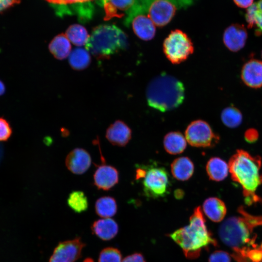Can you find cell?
Wrapping results in <instances>:
<instances>
[{"mask_svg":"<svg viewBox=\"0 0 262 262\" xmlns=\"http://www.w3.org/2000/svg\"><path fill=\"white\" fill-rule=\"evenodd\" d=\"M239 215L231 216L220 226L218 235L229 247L236 262H262V240L257 231L262 226V216L253 215L243 206L239 207Z\"/></svg>","mask_w":262,"mask_h":262,"instance_id":"obj_1","label":"cell"},{"mask_svg":"<svg viewBox=\"0 0 262 262\" xmlns=\"http://www.w3.org/2000/svg\"><path fill=\"white\" fill-rule=\"evenodd\" d=\"M181 248L185 257L193 260L198 258L203 249L216 246L217 241L208 229L200 207H196L190 216L188 225L168 234Z\"/></svg>","mask_w":262,"mask_h":262,"instance_id":"obj_2","label":"cell"},{"mask_svg":"<svg viewBox=\"0 0 262 262\" xmlns=\"http://www.w3.org/2000/svg\"><path fill=\"white\" fill-rule=\"evenodd\" d=\"M232 179L242 187L246 203L248 205L262 202L256 190L262 183V160L244 150H238L229 162Z\"/></svg>","mask_w":262,"mask_h":262,"instance_id":"obj_3","label":"cell"},{"mask_svg":"<svg viewBox=\"0 0 262 262\" xmlns=\"http://www.w3.org/2000/svg\"><path fill=\"white\" fill-rule=\"evenodd\" d=\"M184 88L175 77L163 73L151 80L146 89L149 106L165 112L178 107L183 101Z\"/></svg>","mask_w":262,"mask_h":262,"instance_id":"obj_4","label":"cell"},{"mask_svg":"<svg viewBox=\"0 0 262 262\" xmlns=\"http://www.w3.org/2000/svg\"><path fill=\"white\" fill-rule=\"evenodd\" d=\"M126 34L115 25L95 27L85 44L86 50L99 59H107L128 46Z\"/></svg>","mask_w":262,"mask_h":262,"instance_id":"obj_5","label":"cell"},{"mask_svg":"<svg viewBox=\"0 0 262 262\" xmlns=\"http://www.w3.org/2000/svg\"><path fill=\"white\" fill-rule=\"evenodd\" d=\"M135 179L141 181L144 195L148 198L157 199L167 196L171 186L166 169L154 163L138 165Z\"/></svg>","mask_w":262,"mask_h":262,"instance_id":"obj_6","label":"cell"},{"mask_svg":"<svg viewBox=\"0 0 262 262\" xmlns=\"http://www.w3.org/2000/svg\"><path fill=\"white\" fill-rule=\"evenodd\" d=\"M164 52L174 64L186 60L193 53L194 46L187 35L180 30L172 31L163 43Z\"/></svg>","mask_w":262,"mask_h":262,"instance_id":"obj_7","label":"cell"},{"mask_svg":"<svg viewBox=\"0 0 262 262\" xmlns=\"http://www.w3.org/2000/svg\"><path fill=\"white\" fill-rule=\"evenodd\" d=\"M147 14L154 24L162 27L167 24L176 10L183 7L180 0H141Z\"/></svg>","mask_w":262,"mask_h":262,"instance_id":"obj_8","label":"cell"},{"mask_svg":"<svg viewBox=\"0 0 262 262\" xmlns=\"http://www.w3.org/2000/svg\"><path fill=\"white\" fill-rule=\"evenodd\" d=\"M124 23L127 26L131 24L135 34L143 40H150L155 36V25L147 14L141 0L127 15Z\"/></svg>","mask_w":262,"mask_h":262,"instance_id":"obj_9","label":"cell"},{"mask_svg":"<svg viewBox=\"0 0 262 262\" xmlns=\"http://www.w3.org/2000/svg\"><path fill=\"white\" fill-rule=\"evenodd\" d=\"M186 139L192 146L212 147L219 140V137L209 124L202 120H196L189 124L185 131Z\"/></svg>","mask_w":262,"mask_h":262,"instance_id":"obj_10","label":"cell"},{"mask_svg":"<svg viewBox=\"0 0 262 262\" xmlns=\"http://www.w3.org/2000/svg\"><path fill=\"white\" fill-rule=\"evenodd\" d=\"M85 246L79 237L61 242L55 248L49 262H75L81 257Z\"/></svg>","mask_w":262,"mask_h":262,"instance_id":"obj_11","label":"cell"},{"mask_svg":"<svg viewBox=\"0 0 262 262\" xmlns=\"http://www.w3.org/2000/svg\"><path fill=\"white\" fill-rule=\"evenodd\" d=\"M91 157L84 149H73L66 157L65 164L67 168L72 173L77 175L84 173L91 164Z\"/></svg>","mask_w":262,"mask_h":262,"instance_id":"obj_12","label":"cell"},{"mask_svg":"<svg viewBox=\"0 0 262 262\" xmlns=\"http://www.w3.org/2000/svg\"><path fill=\"white\" fill-rule=\"evenodd\" d=\"M93 179L94 184L98 189L107 191L118 183L119 173L115 167L103 163L98 166Z\"/></svg>","mask_w":262,"mask_h":262,"instance_id":"obj_13","label":"cell"},{"mask_svg":"<svg viewBox=\"0 0 262 262\" xmlns=\"http://www.w3.org/2000/svg\"><path fill=\"white\" fill-rule=\"evenodd\" d=\"M140 0H98L103 6L104 20H110L114 17H121L124 14L127 15Z\"/></svg>","mask_w":262,"mask_h":262,"instance_id":"obj_14","label":"cell"},{"mask_svg":"<svg viewBox=\"0 0 262 262\" xmlns=\"http://www.w3.org/2000/svg\"><path fill=\"white\" fill-rule=\"evenodd\" d=\"M247 37V31L243 25L232 24L224 31L223 42L229 50L236 52L244 47Z\"/></svg>","mask_w":262,"mask_h":262,"instance_id":"obj_15","label":"cell"},{"mask_svg":"<svg viewBox=\"0 0 262 262\" xmlns=\"http://www.w3.org/2000/svg\"><path fill=\"white\" fill-rule=\"evenodd\" d=\"M105 137L114 146L124 147L131 137V131L123 121L116 120L107 128Z\"/></svg>","mask_w":262,"mask_h":262,"instance_id":"obj_16","label":"cell"},{"mask_svg":"<svg viewBox=\"0 0 262 262\" xmlns=\"http://www.w3.org/2000/svg\"><path fill=\"white\" fill-rule=\"evenodd\" d=\"M241 78L247 86L258 88L262 86V61L252 59L243 66Z\"/></svg>","mask_w":262,"mask_h":262,"instance_id":"obj_17","label":"cell"},{"mask_svg":"<svg viewBox=\"0 0 262 262\" xmlns=\"http://www.w3.org/2000/svg\"><path fill=\"white\" fill-rule=\"evenodd\" d=\"M93 232L101 240L108 241L114 238L118 231L117 223L110 218L98 219L91 226Z\"/></svg>","mask_w":262,"mask_h":262,"instance_id":"obj_18","label":"cell"},{"mask_svg":"<svg viewBox=\"0 0 262 262\" xmlns=\"http://www.w3.org/2000/svg\"><path fill=\"white\" fill-rule=\"evenodd\" d=\"M203 210L209 219L214 222H219L223 220L227 213L224 202L215 197L208 198L204 201Z\"/></svg>","mask_w":262,"mask_h":262,"instance_id":"obj_19","label":"cell"},{"mask_svg":"<svg viewBox=\"0 0 262 262\" xmlns=\"http://www.w3.org/2000/svg\"><path fill=\"white\" fill-rule=\"evenodd\" d=\"M171 171L174 178L179 180H189L194 172V164L187 157H181L175 159L171 164Z\"/></svg>","mask_w":262,"mask_h":262,"instance_id":"obj_20","label":"cell"},{"mask_svg":"<svg viewBox=\"0 0 262 262\" xmlns=\"http://www.w3.org/2000/svg\"><path fill=\"white\" fill-rule=\"evenodd\" d=\"M206 169L210 180L216 181L224 180L228 175V164L218 157H212L207 162Z\"/></svg>","mask_w":262,"mask_h":262,"instance_id":"obj_21","label":"cell"},{"mask_svg":"<svg viewBox=\"0 0 262 262\" xmlns=\"http://www.w3.org/2000/svg\"><path fill=\"white\" fill-rule=\"evenodd\" d=\"M49 49L55 58L62 60L69 56L71 46L66 35L62 33L53 38L49 44Z\"/></svg>","mask_w":262,"mask_h":262,"instance_id":"obj_22","label":"cell"},{"mask_svg":"<svg viewBox=\"0 0 262 262\" xmlns=\"http://www.w3.org/2000/svg\"><path fill=\"white\" fill-rule=\"evenodd\" d=\"M186 140L179 131L170 132L164 137V148L166 151L170 154H179L183 152L186 147Z\"/></svg>","mask_w":262,"mask_h":262,"instance_id":"obj_23","label":"cell"},{"mask_svg":"<svg viewBox=\"0 0 262 262\" xmlns=\"http://www.w3.org/2000/svg\"><path fill=\"white\" fill-rule=\"evenodd\" d=\"M246 19L249 28L254 27L258 35L262 33V0L247 8Z\"/></svg>","mask_w":262,"mask_h":262,"instance_id":"obj_24","label":"cell"},{"mask_svg":"<svg viewBox=\"0 0 262 262\" xmlns=\"http://www.w3.org/2000/svg\"><path fill=\"white\" fill-rule=\"evenodd\" d=\"M96 213L101 217L110 218L117 212V203L115 199L110 196H102L95 203Z\"/></svg>","mask_w":262,"mask_h":262,"instance_id":"obj_25","label":"cell"},{"mask_svg":"<svg viewBox=\"0 0 262 262\" xmlns=\"http://www.w3.org/2000/svg\"><path fill=\"white\" fill-rule=\"evenodd\" d=\"M68 62L72 68L81 70L88 66L91 62V57L86 49L76 48L70 52Z\"/></svg>","mask_w":262,"mask_h":262,"instance_id":"obj_26","label":"cell"},{"mask_svg":"<svg viewBox=\"0 0 262 262\" xmlns=\"http://www.w3.org/2000/svg\"><path fill=\"white\" fill-rule=\"evenodd\" d=\"M65 35L74 45L82 46L85 45L89 35L86 29L80 24L70 25L66 30Z\"/></svg>","mask_w":262,"mask_h":262,"instance_id":"obj_27","label":"cell"},{"mask_svg":"<svg viewBox=\"0 0 262 262\" xmlns=\"http://www.w3.org/2000/svg\"><path fill=\"white\" fill-rule=\"evenodd\" d=\"M67 205L74 212L81 213L86 211L88 207L87 197L81 191H74L70 193L67 199Z\"/></svg>","mask_w":262,"mask_h":262,"instance_id":"obj_28","label":"cell"},{"mask_svg":"<svg viewBox=\"0 0 262 262\" xmlns=\"http://www.w3.org/2000/svg\"><path fill=\"white\" fill-rule=\"evenodd\" d=\"M223 124L228 127L234 128L239 126L242 122L243 116L241 112L234 107L225 108L221 114Z\"/></svg>","mask_w":262,"mask_h":262,"instance_id":"obj_29","label":"cell"},{"mask_svg":"<svg viewBox=\"0 0 262 262\" xmlns=\"http://www.w3.org/2000/svg\"><path fill=\"white\" fill-rule=\"evenodd\" d=\"M98 262H122V255L117 248L108 247L103 249L99 253Z\"/></svg>","mask_w":262,"mask_h":262,"instance_id":"obj_30","label":"cell"},{"mask_svg":"<svg viewBox=\"0 0 262 262\" xmlns=\"http://www.w3.org/2000/svg\"><path fill=\"white\" fill-rule=\"evenodd\" d=\"M53 5L58 7V10H63L67 6H77L78 8L81 6L89 4L93 0H45Z\"/></svg>","mask_w":262,"mask_h":262,"instance_id":"obj_31","label":"cell"},{"mask_svg":"<svg viewBox=\"0 0 262 262\" xmlns=\"http://www.w3.org/2000/svg\"><path fill=\"white\" fill-rule=\"evenodd\" d=\"M230 255L226 251L216 250L209 257V262H230Z\"/></svg>","mask_w":262,"mask_h":262,"instance_id":"obj_32","label":"cell"},{"mask_svg":"<svg viewBox=\"0 0 262 262\" xmlns=\"http://www.w3.org/2000/svg\"><path fill=\"white\" fill-rule=\"evenodd\" d=\"M12 134V129L9 123L4 118L0 117V141L7 140Z\"/></svg>","mask_w":262,"mask_h":262,"instance_id":"obj_33","label":"cell"},{"mask_svg":"<svg viewBox=\"0 0 262 262\" xmlns=\"http://www.w3.org/2000/svg\"><path fill=\"white\" fill-rule=\"evenodd\" d=\"M122 262H146V261L141 253L137 252L127 256Z\"/></svg>","mask_w":262,"mask_h":262,"instance_id":"obj_34","label":"cell"},{"mask_svg":"<svg viewBox=\"0 0 262 262\" xmlns=\"http://www.w3.org/2000/svg\"><path fill=\"white\" fill-rule=\"evenodd\" d=\"M258 137L257 131L254 129H249L246 131L245 138L246 141L252 142L257 140Z\"/></svg>","mask_w":262,"mask_h":262,"instance_id":"obj_35","label":"cell"},{"mask_svg":"<svg viewBox=\"0 0 262 262\" xmlns=\"http://www.w3.org/2000/svg\"><path fill=\"white\" fill-rule=\"evenodd\" d=\"M20 1V0H0V11L19 3Z\"/></svg>","mask_w":262,"mask_h":262,"instance_id":"obj_36","label":"cell"},{"mask_svg":"<svg viewBox=\"0 0 262 262\" xmlns=\"http://www.w3.org/2000/svg\"><path fill=\"white\" fill-rule=\"evenodd\" d=\"M239 7L248 8L253 4V0H233Z\"/></svg>","mask_w":262,"mask_h":262,"instance_id":"obj_37","label":"cell"},{"mask_svg":"<svg viewBox=\"0 0 262 262\" xmlns=\"http://www.w3.org/2000/svg\"><path fill=\"white\" fill-rule=\"evenodd\" d=\"M175 196L177 199H180L184 196V192L180 189H177L174 193Z\"/></svg>","mask_w":262,"mask_h":262,"instance_id":"obj_38","label":"cell"},{"mask_svg":"<svg viewBox=\"0 0 262 262\" xmlns=\"http://www.w3.org/2000/svg\"><path fill=\"white\" fill-rule=\"evenodd\" d=\"M5 91V87L4 83L0 80V96L4 94Z\"/></svg>","mask_w":262,"mask_h":262,"instance_id":"obj_39","label":"cell"},{"mask_svg":"<svg viewBox=\"0 0 262 262\" xmlns=\"http://www.w3.org/2000/svg\"><path fill=\"white\" fill-rule=\"evenodd\" d=\"M83 262H94L93 259L91 258H86L84 260Z\"/></svg>","mask_w":262,"mask_h":262,"instance_id":"obj_40","label":"cell"},{"mask_svg":"<svg viewBox=\"0 0 262 262\" xmlns=\"http://www.w3.org/2000/svg\"></svg>","mask_w":262,"mask_h":262,"instance_id":"obj_41","label":"cell"}]
</instances>
